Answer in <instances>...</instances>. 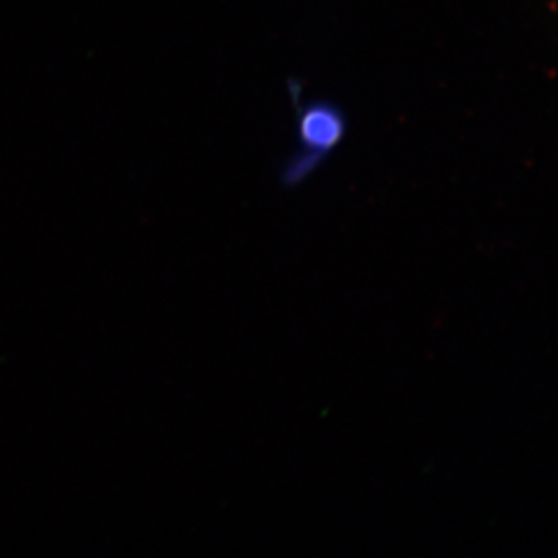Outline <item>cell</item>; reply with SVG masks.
Returning <instances> with one entry per match:
<instances>
[{
	"label": "cell",
	"instance_id": "obj_1",
	"mask_svg": "<svg viewBox=\"0 0 558 558\" xmlns=\"http://www.w3.org/2000/svg\"><path fill=\"white\" fill-rule=\"evenodd\" d=\"M345 120L342 112L329 104H313L299 117L301 156L286 169V183L295 185L311 174V170L342 142Z\"/></svg>",
	"mask_w": 558,
	"mask_h": 558
}]
</instances>
